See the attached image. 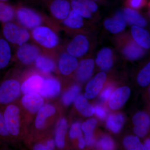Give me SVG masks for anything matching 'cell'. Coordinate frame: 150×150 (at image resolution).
<instances>
[{
    "instance_id": "6da1fadb",
    "label": "cell",
    "mask_w": 150,
    "mask_h": 150,
    "mask_svg": "<svg viewBox=\"0 0 150 150\" xmlns=\"http://www.w3.org/2000/svg\"><path fill=\"white\" fill-rule=\"evenodd\" d=\"M73 36L67 43L65 51L76 58L82 57L94 48L96 43V31L71 33Z\"/></svg>"
},
{
    "instance_id": "7a4b0ae2",
    "label": "cell",
    "mask_w": 150,
    "mask_h": 150,
    "mask_svg": "<svg viewBox=\"0 0 150 150\" xmlns=\"http://www.w3.org/2000/svg\"><path fill=\"white\" fill-rule=\"evenodd\" d=\"M55 28L43 25L33 28L31 38L40 48L47 51H54L60 48V40Z\"/></svg>"
},
{
    "instance_id": "3957f363",
    "label": "cell",
    "mask_w": 150,
    "mask_h": 150,
    "mask_svg": "<svg viewBox=\"0 0 150 150\" xmlns=\"http://www.w3.org/2000/svg\"><path fill=\"white\" fill-rule=\"evenodd\" d=\"M113 40L116 48L129 60L139 59L146 54V50L138 45L128 32L123 31L115 35Z\"/></svg>"
},
{
    "instance_id": "277c9868",
    "label": "cell",
    "mask_w": 150,
    "mask_h": 150,
    "mask_svg": "<svg viewBox=\"0 0 150 150\" xmlns=\"http://www.w3.org/2000/svg\"><path fill=\"white\" fill-rule=\"evenodd\" d=\"M14 6L15 18L22 26L32 30L38 26L44 25L45 19L38 11L21 4Z\"/></svg>"
},
{
    "instance_id": "5b68a950",
    "label": "cell",
    "mask_w": 150,
    "mask_h": 150,
    "mask_svg": "<svg viewBox=\"0 0 150 150\" xmlns=\"http://www.w3.org/2000/svg\"><path fill=\"white\" fill-rule=\"evenodd\" d=\"M18 105L11 103L3 110V115L7 129L12 138L21 137L23 134L22 115Z\"/></svg>"
},
{
    "instance_id": "8992f818",
    "label": "cell",
    "mask_w": 150,
    "mask_h": 150,
    "mask_svg": "<svg viewBox=\"0 0 150 150\" xmlns=\"http://www.w3.org/2000/svg\"><path fill=\"white\" fill-rule=\"evenodd\" d=\"M3 38L11 45L18 46L28 42L31 38L28 29L13 21L2 23Z\"/></svg>"
},
{
    "instance_id": "52a82bcc",
    "label": "cell",
    "mask_w": 150,
    "mask_h": 150,
    "mask_svg": "<svg viewBox=\"0 0 150 150\" xmlns=\"http://www.w3.org/2000/svg\"><path fill=\"white\" fill-rule=\"evenodd\" d=\"M60 23L70 34L82 31H96L94 24L88 21L72 9L68 16Z\"/></svg>"
},
{
    "instance_id": "ba28073f",
    "label": "cell",
    "mask_w": 150,
    "mask_h": 150,
    "mask_svg": "<svg viewBox=\"0 0 150 150\" xmlns=\"http://www.w3.org/2000/svg\"><path fill=\"white\" fill-rule=\"evenodd\" d=\"M71 9L84 18L94 24L100 17L97 3L93 0H69Z\"/></svg>"
},
{
    "instance_id": "9c48e42d",
    "label": "cell",
    "mask_w": 150,
    "mask_h": 150,
    "mask_svg": "<svg viewBox=\"0 0 150 150\" xmlns=\"http://www.w3.org/2000/svg\"><path fill=\"white\" fill-rule=\"evenodd\" d=\"M42 4L47 8L52 17L60 23L71 10L69 0H45Z\"/></svg>"
},
{
    "instance_id": "30bf717a",
    "label": "cell",
    "mask_w": 150,
    "mask_h": 150,
    "mask_svg": "<svg viewBox=\"0 0 150 150\" xmlns=\"http://www.w3.org/2000/svg\"><path fill=\"white\" fill-rule=\"evenodd\" d=\"M41 53V49L37 45L25 43L18 46L16 52L17 59L22 64L30 65L35 62Z\"/></svg>"
},
{
    "instance_id": "8fae6325",
    "label": "cell",
    "mask_w": 150,
    "mask_h": 150,
    "mask_svg": "<svg viewBox=\"0 0 150 150\" xmlns=\"http://www.w3.org/2000/svg\"><path fill=\"white\" fill-rule=\"evenodd\" d=\"M127 25L121 10L116 12L112 16L105 18L103 21L104 28L114 35L123 32Z\"/></svg>"
},
{
    "instance_id": "7c38bea8",
    "label": "cell",
    "mask_w": 150,
    "mask_h": 150,
    "mask_svg": "<svg viewBox=\"0 0 150 150\" xmlns=\"http://www.w3.org/2000/svg\"><path fill=\"white\" fill-rule=\"evenodd\" d=\"M21 102L23 107L30 114H35L44 105V99L37 93L25 94L22 98Z\"/></svg>"
},
{
    "instance_id": "4fadbf2b",
    "label": "cell",
    "mask_w": 150,
    "mask_h": 150,
    "mask_svg": "<svg viewBox=\"0 0 150 150\" xmlns=\"http://www.w3.org/2000/svg\"><path fill=\"white\" fill-rule=\"evenodd\" d=\"M77 59L66 51L60 54L58 61V67L62 74L68 76L74 71L78 67Z\"/></svg>"
},
{
    "instance_id": "5bb4252c",
    "label": "cell",
    "mask_w": 150,
    "mask_h": 150,
    "mask_svg": "<svg viewBox=\"0 0 150 150\" xmlns=\"http://www.w3.org/2000/svg\"><path fill=\"white\" fill-rule=\"evenodd\" d=\"M56 112V108L52 105H43L39 109L34 122V126L36 130H44L48 124V119L54 115Z\"/></svg>"
},
{
    "instance_id": "9a60e30c",
    "label": "cell",
    "mask_w": 150,
    "mask_h": 150,
    "mask_svg": "<svg viewBox=\"0 0 150 150\" xmlns=\"http://www.w3.org/2000/svg\"><path fill=\"white\" fill-rule=\"evenodd\" d=\"M60 90L61 85L58 80L54 78H44L38 93L43 98H51L58 96Z\"/></svg>"
},
{
    "instance_id": "2e32d148",
    "label": "cell",
    "mask_w": 150,
    "mask_h": 150,
    "mask_svg": "<svg viewBox=\"0 0 150 150\" xmlns=\"http://www.w3.org/2000/svg\"><path fill=\"white\" fill-rule=\"evenodd\" d=\"M106 79V74L104 72L97 74L87 85L85 97L88 99L95 97L101 90Z\"/></svg>"
},
{
    "instance_id": "e0dca14e",
    "label": "cell",
    "mask_w": 150,
    "mask_h": 150,
    "mask_svg": "<svg viewBox=\"0 0 150 150\" xmlns=\"http://www.w3.org/2000/svg\"><path fill=\"white\" fill-rule=\"evenodd\" d=\"M129 34L138 45L146 50L150 49V33L144 28L132 25Z\"/></svg>"
},
{
    "instance_id": "ac0fdd59",
    "label": "cell",
    "mask_w": 150,
    "mask_h": 150,
    "mask_svg": "<svg viewBox=\"0 0 150 150\" xmlns=\"http://www.w3.org/2000/svg\"><path fill=\"white\" fill-rule=\"evenodd\" d=\"M114 52L112 48L105 47L101 48L97 55L96 63L103 71H109L112 68Z\"/></svg>"
},
{
    "instance_id": "d6986e66",
    "label": "cell",
    "mask_w": 150,
    "mask_h": 150,
    "mask_svg": "<svg viewBox=\"0 0 150 150\" xmlns=\"http://www.w3.org/2000/svg\"><path fill=\"white\" fill-rule=\"evenodd\" d=\"M121 11L127 24L143 28L147 26L148 21L139 11L125 6Z\"/></svg>"
},
{
    "instance_id": "ffe728a7",
    "label": "cell",
    "mask_w": 150,
    "mask_h": 150,
    "mask_svg": "<svg viewBox=\"0 0 150 150\" xmlns=\"http://www.w3.org/2000/svg\"><path fill=\"white\" fill-rule=\"evenodd\" d=\"M130 89L123 86L116 89L111 94L109 101V105L113 110L119 109L126 103L130 96Z\"/></svg>"
},
{
    "instance_id": "44dd1931",
    "label": "cell",
    "mask_w": 150,
    "mask_h": 150,
    "mask_svg": "<svg viewBox=\"0 0 150 150\" xmlns=\"http://www.w3.org/2000/svg\"><path fill=\"white\" fill-rule=\"evenodd\" d=\"M135 134L140 137H144L147 134L150 125V118L145 112H137L132 118Z\"/></svg>"
},
{
    "instance_id": "7402d4cb",
    "label": "cell",
    "mask_w": 150,
    "mask_h": 150,
    "mask_svg": "<svg viewBox=\"0 0 150 150\" xmlns=\"http://www.w3.org/2000/svg\"><path fill=\"white\" fill-rule=\"evenodd\" d=\"M94 66V61L91 58L81 60L78 64L76 70V76L78 79L84 81L89 79L93 73Z\"/></svg>"
},
{
    "instance_id": "603a6c76",
    "label": "cell",
    "mask_w": 150,
    "mask_h": 150,
    "mask_svg": "<svg viewBox=\"0 0 150 150\" xmlns=\"http://www.w3.org/2000/svg\"><path fill=\"white\" fill-rule=\"evenodd\" d=\"M44 78L40 75L33 74L26 79L21 86V91L24 94L38 93L43 84Z\"/></svg>"
},
{
    "instance_id": "cb8c5ba5",
    "label": "cell",
    "mask_w": 150,
    "mask_h": 150,
    "mask_svg": "<svg viewBox=\"0 0 150 150\" xmlns=\"http://www.w3.org/2000/svg\"><path fill=\"white\" fill-rule=\"evenodd\" d=\"M34 63L36 68L45 74L53 72L56 70V63L48 55L40 54L38 56Z\"/></svg>"
},
{
    "instance_id": "d4e9b609",
    "label": "cell",
    "mask_w": 150,
    "mask_h": 150,
    "mask_svg": "<svg viewBox=\"0 0 150 150\" xmlns=\"http://www.w3.org/2000/svg\"><path fill=\"white\" fill-rule=\"evenodd\" d=\"M12 57L11 45L3 37H0V70L7 67Z\"/></svg>"
},
{
    "instance_id": "484cf974",
    "label": "cell",
    "mask_w": 150,
    "mask_h": 150,
    "mask_svg": "<svg viewBox=\"0 0 150 150\" xmlns=\"http://www.w3.org/2000/svg\"><path fill=\"white\" fill-rule=\"evenodd\" d=\"M15 16L14 6L7 2L0 1V22L4 23L13 21Z\"/></svg>"
},
{
    "instance_id": "4316f807",
    "label": "cell",
    "mask_w": 150,
    "mask_h": 150,
    "mask_svg": "<svg viewBox=\"0 0 150 150\" xmlns=\"http://www.w3.org/2000/svg\"><path fill=\"white\" fill-rule=\"evenodd\" d=\"M68 129V123L66 119L62 118L59 121L55 134V144L57 147L62 149L65 145V137Z\"/></svg>"
},
{
    "instance_id": "83f0119b",
    "label": "cell",
    "mask_w": 150,
    "mask_h": 150,
    "mask_svg": "<svg viewBox=\"0 0 150 150\" xmlns=\"http://www.w3.org/2000/svg\"><path fill=\"white\" fill-rule=\"evenodd\" d=\"M74 101L75 107L83 115L88 117L93 114V108L88 103L85 97L82 95L78 96Z\"/></svg>"
},
{
    "instance_id": "f1b7e54d",
    "label": "cell",
    "mask_w": 150,
    "mask_h": 150,
    "mask_svg": "<svg viewBox=\"0 0 150 150\" xmlns=\"http://www.w3.org/2000/svg\"><path fill=\"white\" fill-rule=\"evenodd\" d=\"M96 123L95 119L91 118L82 125L81 129L85 133V142L88 146H91L94 143L93 133Z\"/></svg>"
},
{
    "instance_id": "f546056e",
    "label": "cell",
    "mask_w": 150,
    "mask_h": 150,
    "mask_svg": "<svg viewBox=\"0 0 150 150\" xmlns=\"http://www.w3.org/2000/svg\"><path fill=\"white\" fill-rule=\"evenodd\" d=\"M124 122L125 118L122 114H112L108 118L107 126L112 132L117 133L122 128Z\"/></svg>"
},
{
    "instance_id": "4dcf8cb0",
    "label": "cell",
    "mask_w": 150,
    "mask_h": 150,
    "mask_svg": "<svg viewBox=\"0 0 150 150\" xmlns=\"http://www.w3.org/2000/svg\"><path fill=\"white\" fill-rule=\"evenodd\" d=\"M11 139L5 123L3 110H0V145L7 144Z\"/></svg>"
},
{
    "instance_id": "1f68e13d",
    "label": "cell",
    "mask_w": 150,
    "mask_h": 150,
    "mask_svg": "<svg viewBox=\"0 0 150 150\" xmlns=\"http://www.w3.org/2000/svg\"><path fill=\"white\" fill-rule=\"evenodd\" d=\"M80 91V88L79 86H73L63 95L62 97V101L63 104L69 105L74 101Z\"/></svg>"
},
{
    "instance_id": "d6a6232c",
    "label": "cell",
    "mask_w": 150,
    "mask_h": 150,
    "mask_svg": "<svg viewBox=\"0 0 150 150\" xmlns=\"http://www.w3.org/2000/svg\"><path fill=\"white\" fill-rule=\"evenodd\" d=\"M137 81L140 86H146L150 82V63L149 62L140 71L138 76Z\"/></svg>"
},
{
    "instance_id": "836d02e7",
    "label": "cell",
    "mask_w": 150,
    "mask_h": 150,
    "mask_svg": "<svg viewBox=\"0 0 150 150\" xmlns=\"http://www.w3.org/2000/svg\"><path fill=\"white\" fill-rule=\"evenodd\" d=\"M123 145L127 149L129 150H144V146L137 137L129 136L123 140Z\"/></svg>"
},
{
    "instance_id": "e575fe53",
    "label": "cell",
    "mask_w": 150,
    "mask_h": 150,
    "mask_svg": "<svg viewBox=\"0 0 150 150\" xmlns=\"http://www.w3.org/2000/svg\"><path fill=\"white\" fill-rule=\"evenodd\" d=\"M148 0H125V6L139 11L148 5Z\"/></svg>"
},
{
    "instance_id": "d590c367",
    "label": "cell",
    "mask_w": 150,
    "mask_h": 150,
    "mask_svg": "<svg viewBox=\"0 0 150 150\" xmlns=\"http://www.w3.org/2000/svg\"><path fill=\"white\" fill-rule=\"evenodd\" d=\"M96 146L102 150H112L114 148V144L110 137H105L97 143Z\"/></svg>"
},
{
    "instance_id": "8d00e7d4",
    "label": "cell",
    "mask_w": 150,
    "mask_h": 150,
    "mask_svg": "<svg viewBox=\"0 0 150 150\" xmlns=\"http://www.w3.org/2000/svg\"><path fill=\"white\" fill-rule=\"evenodd\" d=\"M80 123H76L73 124L70 131V137L71 139H74L82 137V131Z\"/></svg>"
},
{
    "instance_id": "74e56055",
    "label": "cell",
    "mask_w": 150,
    "mask_h": 150,
    "mask_svg": "<svg viewBox=\"0 0 150 150\" xmlns=\"http://www.w3.org/2000/svg\"><path fill=\"white\" fill-rule=\"evenodd\" d=\"M94 112L96 114V115L100 118H104L106 117L107 113L105 109L103 108L100 106H96L94 108Z\"/></svg>"
},
{
    "instance_id": "f35d334b",
    "label": "cell",
    "mask_w": 150,
    "mask_h": 150,
    "mask_svg": "<svg viewBox=\"0 0 150 150\" xmlns=\"http://www.w3.org/2000/svg\"><path fill=\"white\" fill-rule=\"evenodd\" d=\"M112 90V88L111 87H108L104 89L100 94V99L103 101L107 100L111 96Z\"/></svg>"
},
{
    "instance_id": "ab89813d",
    "label": "cell",
    "mask_w": 150,
    "mask_h": 150,
    "mask_svg": "<svg viewBox=\"0 0 150 150\" xmlns=\"http://www.w3.org/2000/svg\"><path fill=\"white\" fill-rule=\"evenodd\" d=\"M33 149L36 150H50L48 143H38L34 145Z\"/></svg>"
},
{
    "instance_id": "60d3db41",
    "label": "cell",
    "mask_w": 150,
    "mask_h": 150,
    "mask_svg": "<svg viewBox=\"0 0 150 150\" xmlns=\"http://www.w3.org/2000/svg\"><path fill=\"white\" fill-rule=\"evenodd\" d=\"M79 147L81 149H83L85 145V142L84 140L83 139L82 137H79Z\"/></svg>"
},
{
    "instance_id": "b9f144b4",
    "label": "cell",
    "mask_w": 150,
    "mask_h": 150,
    "mask_svg": "<svg viewBox=\"0 0 150 150\" xmlns=\"http://www.w3.org/2000/svg\"><path fill=\"white\" fill-rule=\"evenodd\" d=\"M150 139H148L146 140V141H145L144 145V146H144V150H150Z\"/></svg>"
},
{
    "instance_id": "7bdbcfd3",
    "label": "cell",
    "mask_w": 150,
    "mask_h": 150,
    "mask_svg": "<svg viewBox=\"0 0 150 150\" xmlns=\"http://www.w3.org/2000/svg\"><path fill=\"white\" fill-rule=\"evenodd\" d=\"M26 1L28 2L33 3V4H38V3H43L45 0H25Z\"/></svg>"
},
{
    "instance_id": "ee69618b",
    "label": "cell",
    "mask_w": 150,
    "mask_h": 150,
    "mask_svg": "<svg viewBox=\"0 0 150 150\" xmlns=\"http://www.w3.org/2000/svg\"><path fill=\"white\" fill-rule=\"evenodd\" d=\"M93 1H94L95 2L98 4V3L103 2L105 1L106 0H93Z\"/></svg>"
},
{
    "instance_id": "f6af8a7d",
    "label": "cell",
    "mask_w": 150,
    "mask_h": 150,
    "mask_svg": "<svg viewBox=\"0 0 150 150\" xmlns=\"http://www.w3.org/2000/svg\"><path fill=\"white\" fill-rule=\"evenodd\" d=\"M9 0H0V1H2L7 2Z\"/></svg>"
}]
</instances>
